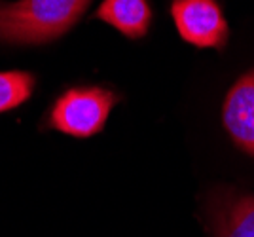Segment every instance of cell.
Wrapping results in <instances>:
<instances>
[{
	"label": "cell",
	"instance_id": "obj_7",
	"mask_svg": "<svg viewBox=\"0 0 254 237\" xmlns=\"http://www.w3.org/2000/svg\"><path fill=\"white\" fill-rule=\"evenodd\" d=\"M34 76L23 70L0 72V112L17 108L32 95Z\"/></svg>",
	"mask_w": 254,
	"mask_h": 237
},
{
	"label": "cell",
	"instance_id": "obj_3",
	"mask_svg": "<svg viewBox=\"0 0 254 237\" xmlns=\"http://www.w3.org/2000/svg\"><path fill=\"white\" fill-rule=\"evenodd\" d=\"M171 15L184 42L197 48H224L228 21L216 0H173Z\"/></svg>",
	"mask_w": 254,
	"mask_h": 237
},
{
	"label": "cell",
	"instance_id": "obj_4",
	"mask_svg": "<svg viewBox=\"0 0 254 237\" xmlns=\"http://www.w3.org/2000/svg\"><path fill=\"white\" fill-rule=\"evenodd\" d=\"M222 121L233 142L254 156V70L241 76L228 91Z\"/></svg>",
	"mask_w": 254,
	"mask_h": 237
},
{
	"label": "cell",
	"instance_id": "obj_6",
	"mask_svg": "<svg viewBox=\"0 0 254 237\" xmlns=\"http://www.w3.org/2000/svg\"><path fill=\"white\" fill-rule=\"evenodd\" d=\"M220 237H254V195L233 199L218 218Z\"/></svg>",
	"mask_w": 254,
	"mask_h": 237
},
{
	"label": "cell",
	"instance_id": "obj_1",
	"mask_svg": "<svg viewBox=\"0 0 254 237\" xmlns=\"http://www.w3.org/2000/svg\"><path fill=\"white\" fill-rule=\"evenodd\" d=\"M91 0H0V40L44 44L63 36Z\"/></svg>",
	"mask_w": 254,
	"mask_h": 237
},
{
	"label": "cell",
	"instance_id": "obj_5",
	"mask_svg": "<svg viewBox=\"0 0 254 237\" xmlns=\"http://www.w3.org/2000/svg\"><path fill=\"white\" fill-rule=\"evenodd\" d=\"M95 17L114 27L127 38L138 40L148 33L152 10L148 0H103Z\"/></svg>",
	"mask_w": 254,
	"mask_h": 237
},
{
	"label": "cell",
	"instance_id": "obj_2",
	"mask_svg": "<svg viewBox=\"0 0 254 237\" xmlns=\"http://www.w3.org/2000/svg\"><path fill=\"white\" fill-rule=\"evenodd\" d=\"M118 95L105 87H72L57 99L50 125L64 135L85 139L105 127Z\"/></svg>",
	"mask_w": 254,
	"mask_h": 237
}]
</instances>
